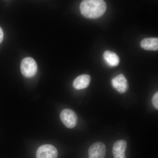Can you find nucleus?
<instances>
[{"instance_id": "39448f33", "label": "nucleus", "mask_w": 158, "mask_h": 158, "mask_svg": "<svg viewBox=\"0 0 158 158\" xmlns=\"http://www.w3.org/2000/svg\"><path fill=\"white\" fill-rule=\"evenodd\" d=\"M106 149L105 144L101 142L94 143L88 150V158H105Z\"/></svg>"}, {"instance_id": "9b49d317", "label": "nucleus", "mask_w": 158, "mask_h": 158, "mask_svg": "<svg viewBox=\"0 0 158 158\" xmlns=\"http://www.w3.org/2000/svg\"><path fill=\"white\" fill-rule=\"evenodd\" d=\"M152 103L154 107L156 110L158 109V92H156L152 98Z\"/></svg>"}, {"instance_id": "f8f14e48", "label": "nucleus", "mask_w": 158, "mask_h": 158, "mask_svg": "<svg viewBox=\"0 0 158 158\" xmlns=\"http://www.w3.org/2000/svg\"><path fill=\"white\" fill-rule=\"evenodd\" d=\"M3 37H4V33H3L2 29L0 27V44L2 41Z\"/></svg>"}, {"instance_id": "7ed1b4c3", "label": "nucleus", "mask_w": 158, "mask_h": 158, "mask_svg": "<svg viewBox=\"0 0 158 158\" xmlns=\"http://www.w3.org/2000/svg\"><path fill=\"white\" fill-rule=\"evenodd\" d=\"M60 118L62 123L68 128H73L77 122V116L76 114L70 109L62 110L60 114Z\"/></svg>"}, {"instance_id": "423d86ee", "label": "nucleus", "mask_w": 158, "mask_h": 158, "mask_svg": "<svg viewBox=\"0 0 158 158\" xmlns=\"http://www.w3.org/2000/svg\"><path fill=\"white\" fill-rule=\"evenodd\" d=\"M112 85L120 94L126 93L129 89L128 83L123 74L118 75L112 80Z\"/></svg>"}, {"instance_id": "20e7f679", "label": "nucleus", "mask_w": 158, "mask_h": 158, "mask_svg": "<svg viewBox=\"0 0 158 158\" xmlns=\"http://www.w3.org/2000/svg\"><path fill=\"white\" fill-rule=\"evenodd\" d=\"M58 152L55 146L47 144L38 148L36 152L37 158H57Z\"/></svg>"}, {"instance_id": "6e6552de", "label": "nucleus", "mask_w": 158, "mask_h": 158, "mask_svg": "<svg viewBox=\"0 0 158 158\" xmlns=\"http://www.w3.org/2000/svg\"><path fill=\"white\" fill-rule=\"evenodd\" d=\"M90 76L86 74L81 75L75 79L73 86L77 90H81L88 88L90 85Z\"/></svg>"}, {"instance_id": "1a4fd4ad", "label": "nucleus", "mask_w": 158, "mask_h": 158, "mask_svg": "<svg viewBox=\"0 0 158 158\" xmlns=\"http://www.w3.org/2000/svg\"><path fill=\"white\" fill-rule=\"evenodd\" d=\"M141 46L146 50L157 51L158 38L156 37L145 38L141 41Z\"/></svg>"}, {"instance_id": "f03ea898", "label": "nucleus", "mask_w": 158, "mask_h": 158, "mask_svg": "<svg viewBox=\"0 0 158 158\" xmlns=\"http://www.w3.org/2000/svg\"><path fill=\"white\" fill-rule=\"evenodd\" d=\"M37 64L34 59L31 57L24 58L21 63L22 73L26 77H34L37 71Z\"/></svg>"}, {"instance_id": "f257e3e1", "label": "nucleus", "mask_w": 158, "mask_h": 158, "mask_svg": "<svg viewBox=\"0 0 158 158\" xmlns=\"http://www.w3.org/2000/svg\"><path fill=\"white\" fill-rule=\"evenodd\" d=\"M106 4L102 0H85L80 5L81 13L85 17L97 19L101 17L106 10Z\"/></svg>"}, {"instance_id": "9d476101", "label": "nucleus", "mask_w": 158, "mask_h": 158, "mask_svg": "<svg viewBox=\"0 0 158 158\" xmlns=\"http://www.w3.org/2000/svg\"><path fill=\"white\" fill-rule=\"evenodd\" d=\"M104 59L107 63L111 66H116L119 63L118 56L115 53L110 51H106L103 54Z\"/></svg>"}, {"instance_id": "0eeeda50", "label": "nucleus", "mask_w": 158, "mask_h": 158, "mask_svg": "<svg viewBox=\"0 0 158 158\" xmlns=\"http://www.w3.org/2000/svg\"><path fill=\"white\" fill-rule=\"evenodd\" d=\"M127 147L126 141L123 140L116 141L113 147V153L114 158H126L125 151Z\"/></svg>"}]
</instances>
